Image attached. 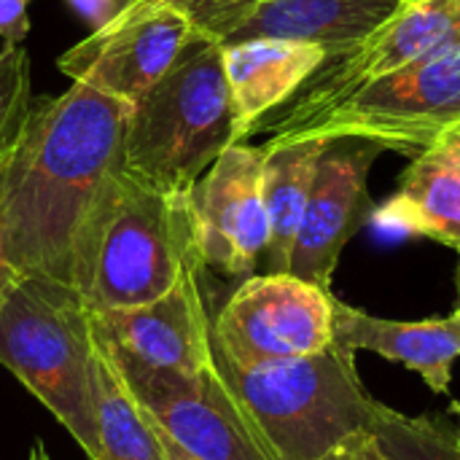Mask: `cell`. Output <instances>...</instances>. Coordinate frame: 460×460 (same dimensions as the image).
I'll return each instance as SVG.
<instances>
[{"label": "cell", "instance_id": "6da1fadb", "mask_svg": "<svg viewBox=\"0 0 460 460\" xmlns=\"http://www.w3.org/2000/svg\"><path fill=\"white\" fill-rule=\"evenodd\" d=\"M129 105L86 84L30 105L0 159V237L19 275L73 286L84 226L121 167Z\"/></svg>", "mask_w": 460, "mask_h": 460}, {"label": "cell", "instance_id": "7a4b0ae2", "mask_svg": "<svg viewBox=\"0 0 460 460\" xmlns=\"http://www.w3.org/2000/svg\"><path fill=\"white\" fill-rule=\"evenodd\" d=\"M205 270L189 194L159 191L124 170L102 189L73 261V288L89 313L127 310L164 296Z\"/></svg>", "mask_w": 460, "mask_h": 460}, {"label": "cell", "instance_id": "3957f363", "mask_svg": "<svg viewBox=\"0 0 460 460\" xmlns=\"http://www.w3.org/2000/svg\"><path fill=\"white\" fill-rule=\"evenodd\" d=\"M213 364L267 460H323L369 434L380 404L358 377L356 353L337 342L256 367H237L213 348Z\"/></svg>", "mask_w": 460, "mask_h": 460}, {"label": "cell", "instance_id": "277c9868", "mask_svg": "<svg viewBox=\"0 0 460 460\" xmlns=\"http://www.w3.org/2000/svg\"><path fill=\"white\" fill-rule=\"evenodd\" d=\"M234 143L224 46L194 35L172 67L129 108L121 164L159 191L191 194L208 167Z\"/></svg>", "mask_w": 460, "mask_h": 460}, {"label": "cell", "instance_id": "5b68a950", "mask_svg": "<svg viewBox=\"0 0 460 460\" xmlns=\"http://www.w3.org/2000/svg\"><path fill=\"white\" fill-rule=\"evenodd\" d=\"M97 348L84 296L62 280L19 275L0 305V364L97 458Z\"/></svg>", "mask_w": 460, "mask_h": 460}, {"label": "cell", "instance_id": "8992f818", "mask_svg": "<svg viewBox=\"0 0 460 460\" xmlns=\"http://www.w3.org/2000/svg\"><path fill=\"white\" fill-rule=\"evenodd\" d=\"M458 127L460 46H453L361 86L275 143L367 140L383 151L418 156Z\"/></svg>", "mask_w": 460, "mask_h": 460}, {"label": "cell", "instance_id": "52a82bcc", "mask_svg": "<svg viewBox=\"0 0 460 460\" xmlns=\"http://www.w3.org/2000/svg\"><path fill=\"white\" fill-rule=\"evenodd\" d=\"M453 46H460V0L404 3L367 38L329 51L305 86L288 102L259 119L248 137L267 135V143L283 140L361 86Z\"/></svg>", "mask_w": 460, "mask_h": 460}, {"label": "cell", "instance_id": "ba28073f", "mask_svg": "<svg viewBox=\"0 0 460 460\" xmlns=\"http://www.w3.org/2000/svg\"><path fill=\"white\" fill-rule=\"evenodd\" d=\"M334 345V294L291 272L245 278L213 323V348L237 367L318 356Z\"/></svg>", "mask_w": 460, "mask_h": 460}, {"label": "cell", "instance_id": "9c48e42d", "mask_svg": "<svg viewBox=\"0 0 460 460\" xmlns=\"http://www.w3.org/2000/svg\"><path fill=\"white\" fill-rule=\"evenodd\" d=\"M199 275H183L164 296L127 310L89 313L97 350L119 372L197 377L213 367V323Z\"/></svg>", "mask_w": 460, "mask_h": 460}, {"label": "cell", "instance_id": "30bf717a", "mask_svg": "<svg viewBox=\"0 0 460 460\" xmlns=\"http://www.w3.org/2000/svg\"><path fill=\"white\" fill-rule=\"evenodd\" d=\"M264 148L234 143L191 189L197 245L205 270L251 278L270 245L264 208Z\"/></svg>", "mask_w": 460, "mask_h": 460}, {"label": "cell", "instance_id": "8fae6325", "mask_svg": "<svg viewBox=\"0 0 460 460\" xmlns=\"http://www.w3.org/2000/svg\"><path fill=\"white\" fill-rule=\"evenodd\" d=\"M197 30L175 5H162L127 22H108L59 57L73 84L135 105L172 67Z\"/></svg>", "mask_w": 460, "mask_h": 460}, {"label": "cell", "instance_id": "7c38bea8", "mask_svg": "<svg viewBox=\"0 0 460 460\" xmlns=\"http://www.w3.org/2000/svg\"><path fill=\"white\" fill-rule=\"evenodd\" d=\"M380 154L383 148L367 140H332L326 146L288 259L291 275L332 291L345 245L372 216L369 170Z\"/></svg>", "mask_w": 460, "mask_h": 460}, {"label": "cell", "instance_id": "4fadbf2b", "mask_svg": "<svg viewBox=\"0 0 460 460\" xmlns=\"http://www.w3.org/2000/svg\"><path fill=\"white\" fill-rule=\"evenodd\" d=\"M119 377L143 412L189 456L199 460H267L243 423L216 364L197 377L151 372H119Z\"/></svg>", "mask_w": 460, "mask_h": 460}, {"label": "cell", "instance_id": "5bb4252c", "mask_svg": "<svg viewBox=\"0 0 460 460\" xmlns=\"http://www.w3.org/2000/svg\"><path fill=\"white\" fill-rule=\"evenodd\" d=\"M334 342L350 353L369 350L396 361L439 396L450 394L453 364L460 358V310L450 318L388 321L334 296Z\"/></svg>", "mask_w": 460, "mask_h": 460}, {"label": "cell", "instance_id": "9a60e30c", "mask_svg": "<svg viewBox=\"0 0 460 460\" xmlns=\"http://www.w3.org/2000/svg\"><path fill=\"white\" fill-rule=\"evenodd\" d=\"M377 226L460 251V127L412 156L396 191L372 210Z\"/></svg>", "mask_w": 460, "mask_h": 460}, {"label": "cell", "instance_id": "2e32d148", "mask_svg": "<svg viewBox=\"0 0 460 460\" xmlns=\"http://www.w3.org/2000/svg\"><path fill=\"white\" fill-rule=\"evenodd\" d=\"M326 49L302 40L251 38L224 46V73L232 94L237 143H245L251 127L288 102L305 81L321 67Z\"/></svg>", "mask_w": 460, "mask_h": 460}, {"label": "cell", "instance_id": "e0dca14e", "mask_svg": "<svg viewBox=\"0 0 460 460\" xmlns=\"http://www.w3.org/2000/svg\"><path fill=\"white\" fill-rule=\"evenodd\" d=\"M402 5L404 0H261L221 46L251 38H280L315 43L329 54L367 38Z\"/></svg>", "mask_w": 460, "mask_h": 460}, {"label": "cell", "instance_id": "ac0fdd59", "mask_svg": "<svg viewBox=\"0 0 460 460\" xmlns=\"http://www.w3.org/2000/svg\"><path fill=\"white\" fill-rule=\"evenodd\" d=\"M326 140L264 143V208L270 218V245L264 261L270 272H288L294 240L313 191Z\"/></svg>", "mask_w": 460, "mask_h": 460}, {"label": "cell", "instance_id": "d6986e66", "mask_svg": "<svg viewBox=\"0 0 460 460\" xmlns=\"http://www.w3.org/2000/svg\"><path fill=\"white\" fill-rule=\"evenodd\" d=\"M97 348V345H94ZM94 412L97 458L94 460H167L159 429L135 402L113 364L97 350L94 361Z\"/></svg>", "mask_w": 460, "mask_h": 460}, {"label": "cell", "instance_id": "ffe728a7", "mask_svg": "<svg viewBox=\"0 0 460 460\" xmlns=\"http://www.w3.org/2000/svg\"><path fill=\"white\" fill-rule=\"evenodd\" d=\"M369 437L391 460H460L456 437L434 420L410 418L385 404H377Z\"/></svg>", "mask_w": 460, "mask_h": 460}, {"label": "cell", "instance_id": "44dd1931", "mask_svg": "<svg viewBox=\"0 0 460 460\" xmlns=\"http://www.w3.org/2000/svg\"><path fill=\"white\" fill-rule=\"evenodd\" d=\"M30 105V54L24 43H5L0 49V159L16 140Z\"/></svg>", "mask_w": 460, "mask_h": 460}, {"label": "cell", "instance_id": "7402d4cb", "mask_svg": "<svg viewBox=\"0 0 460 460\" xmlns=\"http://www.w3.org/2000/svg\"><path fill=\"white\" fill-rule=\"evenodd\" d=\"M172 5L186 13L197 35L224 43L261 5V0H175Z\"/></svg>", "mask_w": 460, "mask_h": 460}, {"label": "cell", "instance_id": "603a6c76", "mask_svg": "<svg viewBox=\"0 0 460 460\" xmlns=\"http://www.w3.org/2000/svg\"><path fill=\"white\" fill-rule=\"evenodd\" d=\"M27 8L30 0H0V38H5V43H22L27 38Z\"/></svg>", "mask_w": 460, "mask_h": 460}, {"label": "cell", "instance_id": "cb8c5ba5", "mask_svg": "<svg viewBox=\"0 0 460 460\" xmlns=\"http://www.w3.org/2000/svg\"><path fill=\"white\" fill-rule=\"evenodd\" d=\"M84 22L92 24V32L94 30H102L116 13H119V5L121 0H65Z\"/></svg>", "mask_w": 460, "mask_h": 460}, {"label": "cell", "instance_id": "d4e9b609", "mask_svg": "<svg viewBox=\"0 0 460 460\" xmlns=\"http://www.w3.org/2000/svg\"><path fill=\"white\" fill-rule=\"evenodd\" d=\"M323 460H391L369 434L353 437L348 445H342L340 450H334L332 456H326Z\"/></svg>", "mask_w": 460, "mask_h": 460}, {"label": "cell", "instance_id": "484cf974", "mask_svg": "<svg viewBox=\"0 0 460 460\" xmlns=\"http://www.w3.org/2000/svg\"><path fill=\"white\" fill-rule=\"evenodd\" d=\"M175 0H121L119 5V13L111 19V22H127V19H135L140 13H148L154 8H162V5H172Z\"/></svg>", "mask_w": 460, "mask_h": 460}, {"label": "cell", "instance_id": "4316f807", "mask_svg": "<svg viewBox=\"0 0 460 460\" xmlns=\"http://www.w3.org/2000/svg\"><path fill=\"white\" fill-rule=\"evenodd\" d=\"M16 278H19V272L11 267V261H8V256H5V248H3V237H0V305H3V299L8 296L11 286L16 283Z\"/></svg>", "mask_w": 460, "mask_h": 460}, {"label": "cell", "instance_id": "83f0119b", "mask_svg": "<svg viewBox=\"0 0 460 460\" xmlns=\"http://www.w3.org/2000/svg\"><path fill=\"white\" fill-rule=\"evenodd\" d=\"M154 426H156V423H154ZM156 429H159V426H156ZM159 437H162V447H164V458L167 460H199V458H194V456H189L183 447H178V445H175L164 431H162V429H159Z\"/></svg>", "mask_w": 460, "mask_h": 460}, {"label": "cell", "instance_id": "f1b7e54d", "mask_svg": "<svg viewBox=\"0 0 460 460\" xmlns=\"http://www.w3.org/2000/svg\"><path fill=\"white\" fill-rule=\"evenodd\" d=\"M30 460H51V458H49L46 447L38 442V445H32V450H30Z\"/></svg>", "mask_w": 460, "mask_h": 460}, {"label": "cell", "instance_id": "f546056e", "mask_svg": "<svg viewBox=\"0 0 460 460\" xmlns=\"http://www.w3.org/2000/svg\"><path fill=\"white\" fill-rule=\"evenodd\" d=\"M450 412L456 415V423H458V437H456V445H458V450H460V402H453V404H450Z\"/></svg>", "mask_w": 460, "mask_h": 460}, {"label": "cell", "instance_id": "4dcf8cb0", "mask_svg": "<svg viewBox=\"0 0 460 460\" xmlns=\"http://www.w3.org/2000/svg\"><path fill=\"white\" fill-rule=\"evenodd\" d=\"M458 310H460V267H458Z\"/></svg>", "mask_w": 460, "mask_h": 460}, {"label": "cell", "instance_id": "1f68e13d", "mask_svg": "<svg viewBox=\"0 0 460 460\" xmlns=\"http://www.w3.org/2000/svg\"><path fill=\"white\" fill-rule=\"evenodd\" d=\"M404 3H418V0H404Z\"/></svg>", "mask_w": 460, "mask_h": 460}]
</instances>
